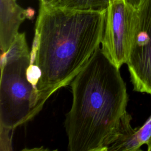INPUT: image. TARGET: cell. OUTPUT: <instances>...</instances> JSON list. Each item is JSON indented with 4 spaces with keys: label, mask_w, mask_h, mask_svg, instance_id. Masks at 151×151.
<instances>
[{
    "label": "cell",
    "mask_w": 151,
    "mask_h": 151,
    "mask_svg": "<svg viewBox=\"0 0 151 151\" xmlns=\"http://www.w3.org/2000/svg\"><path fill=\"white\" fill-rule=\"evenodd\" d=\"M124 1L135 9H138L144 0H124Z\"/></svg>",
    "instance_id": "obj_9"
},
{
    "label": "cell",
    "mask_w": 151,
    "mask_h": 151,
    "mask_svg": "<svg viewBox=\"0 0 151 151\" xmlns=\"http://www.w3.org/2000/svg\"><path fill=\"white\" fill-rule=\"evenodd\" d=\"M28 17L27 11L18 6L15 0H1L0 48L6 52L19 34L21 24Z\"/></svg>",
    "instance_id": "obj_6"
},
{
    "label": "cell",
    "mask_w": 151,
    "mask_h": 151,
    "mask_svg": "<svg viewBox=\"0 0 151 151\" xmlns=\"http://www.w3.org/2000/svg\"><path fill=\"white\" fill-rule=\"evenodd\" d=\"M119 68L100 47L71 82L65 127L70 151H107L128 102Z\"/></svg>",
    "instance_id": "obj_2"
},
{
    "label": "cell",
    "mask_w": 151,
    "mask_h": 151,
    "mask_svg": "<svg viewBox=\"0 0 151 151\" xmlns=\"http://www.w3.org/2000/svg\"><path fill=\"white\" fill-rule=\"evenodd\" d=\"M115 0H55L49 4L54 6L81 11H103Z\"/></svg>",
    "instance_id": "obj_8"
},
{
    "label": "cell",
    "mask_w": 151,
    "mask_h": 151,
    "mask_svg": "<svg viewBox=\"0 0 151 151\" xmlns=\"http://www.w3.org/2000/svg\"><path fill=\"white\" fill-rule=\"evenodd\" d=\"M136 15V9L124 0H115L107 9L101 49L119 68L128 59Z\"/></svg>",
    "instance_id": "obj_5"
},
{
    "label": "cell",
    "mask_w": 151,
    "mask_h": 151,
    "mask_svg": "<svg viewBox=\"0 0 151 151\" xmlns=\"http://www.w3.org/2000/svg\"><path fill=\"white\" fill-rule=\"evenodd\" d=\"M15 1H16V0H15Z\"/></svg>",
    "instance_id": "obj_12"
},
{
    "label": "cell",
    "mask_w": 151,
    "mask_h": 151,
    "mask_svg": "<svg viewBox=\"0 0 151 151\" xmlns=\"http://www.w3.org/2000/svg\"><path fill=\"white\" fill-rule=\"evenodd\" d=\"M30 63L25 34L19 33L8 51L1 55V129L14 131L40 112L37 88L27 77Z\"/></svg>",
    "instance_id": "obj_3"
},
{
    "label": "cell",
    "mask_w": 151,
    "mask_h": 151,
    "mask_svg": "<svg viewBox=\"0 0 151 151\" xmlns=\"http://www.w3.org/2000/svg\"><path fill=\"white\" fill-rule=\"evenodd\" d=\"M132 117L126 111L120 119L117 132L107 147V151H137L140 150L136 129L130 124Z\"/></svg>",
    "instance_id": "obj_7"
},
{
    "label": "cell",
    "mask_w": 151,
    "mask_h": 151,
    "mask_svg": "<svg viewBox=\"0 0 151 151\" xmlns=\"http://www.w3.org/2000/svg\"><path fill=\"white\" fill-rule=\"evenodd\" d=\"M146 145H147V150L148 151H151V136L150 137V138L147 140V142L146 143Z\"/></svg>",
    "instance_id": "obj_10"
},
{
    "label": "cell",
    "mask_w": 151,
    "mask_h": 151,
    "mask_svg": "<svg viewBox=\"0 0 151 151\" xmlns=\"http://www.w3.org/2000/svg\"><path fill=\"white\" fill-rule=\"evenodd\" d=\"M107 9H68L40 3L31 62L40 70L38 109L68 86L100 47Z\"/></svg>",
    "instance_id": "obj_1"
},
{
    "label": "cell",
    "mask_w": 151,
    "mask_h": 151,
    "mask_svg": "<svg viewBox=\"0 0 151 151\" xmlns=\"http://www.w3.org/2000/svg\"><path fill=\"white\" fill-rule=\"evenodd\" d=\"M55 0H40V3L43 4H49Z\"/></svg>",
    "instance_id": "obj_11"
},
{
    "label": "cell",
    "mask_w": 151,
    "mask_h": 151,
    "mask_svg": "<svg viewBox=\"0 0 151 151\" xmlns=\"http://www.w3.org/2000/svg\"><path fill=\"white\" fill-rule=\"evenodd\" d=\"M126 64L133 90L151 95V0H144L136 9Z\"/></svg>",
    "instance_id": "obj_4"
}]
</instances>
